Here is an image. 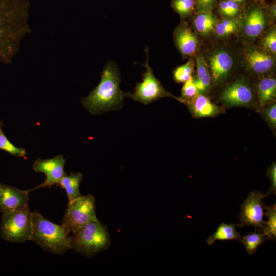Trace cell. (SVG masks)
Returning a JSON list of instances; mask_svg holds the SVG:
<instances>
[{"instance_id": "cell-1", "label": "cell", "mask_w": 276, "mask_h": 276, "mask_svg": "<svg viewBox=\"0 0 276 276\" xmlns=\"http://www.w3.org/2000/svg\"><path fill=\"white\" fill-rule=\"evenodd\" d=\"M29 0H0V63L11 64L30 32Z\"/></svg>"}, {"instance_id": "cell-2", "label": "cell", "mask_w": 276, "mask_h": 276, "mask_svg": "<svg viewBox=\"0 0 276 276\" xmlns=\"http://www.w3.org/2000/svg\"><path fill=\"white\" fill-rule=\"evenodd\" d=\"M120 78L117 68L108 64L101 73L98 85L82 100V104L91 114H100L121 107L125 93L119 87Z\"/></svg>"}, {"instance_id": "cell-3", "label": "cell", "mask_w": 276, "mask_h": 276, "mask_svg": "<svg viewBox=\"0 0 276 276\" xmlns=\"http://www.w3.org/2000/svg\"><path fill=\"white\" fill-rule=\"evenodd\" d=\"M32 222L31 241L55 254L71 249L70 233L62 224L51 222L36 211L32 212Z\"/></svg>"}, {"instance_id": "cell-4", "label": "cell", "mask_w": 276, "mask_h": 276, "mask_svg": "<svg viewBox=\"0 0 276 276\" xmlns=\"http://www.w3.org/2000/svg\"><path fill=\"white\" fill-rule=\"evenodd\" d=\"M70 238L71 249L87 256L107 249L111 243L107 226L98 220L87 223Z\"/></svg>"}, {"instance_id": "cell-5", "label": "cell", "mask_w": 276, "mask_h": 276, "mask_svg": "<svg viewBox=\"0 0 276 276\" xmlns=\"http://www.w3.org/2000/svg\"><path fill=\"white\" fill-rule=\"evenodd\" d=\"M32 212L29 206L2 213L0 225L1 236L11 242L31 241Z\"/></svg>"}, {"instance_id": "cell-6", "label": "cell", "mask_w": 276, "mask_h": 276, "mask_svg": "<svg viewBox=\"0 0 276 276\" xmlns=\"http://www.w3.org/2000/svg\"><path fill=\"white\" fill-rule=\"evenodd\" d=\"M96 220L94 197L91 195H82L68 202L62 224L70 233H73Z\"/></svg>"}, {"instance_id": "cell-7", "label": "cell", "mask_w": 276, "mask_h": 276, "mask_svg": "<svg viewBox=\"0 0 276 276\" xmlns=\"http://www.w3.org/2000/svg\"><path fill=\"white\" fill-rule=\"evenodd\" d=\"M146 51L147 59L145 64H143L146 71L142 81L136 84L133 93H125V97H130L135 101L147 105L163 97L173 96L164 90L159 81L154 75L148 64V51Z\"/></svg>"}, {"instance_id": "cell-8", "label": "cell", "mask_w": 276, "mask_h": 276, "mask_svg": "<svg viewBox=\"0 0 276 276\" xmlns=\"http://www.w3.org/2000/svg\"><path fill=\"white\" fill-rule=\"evenodd\" d=\"M267 196L266 194L256 190L250 192L241 205L238 217L239 221L236 226L239 227L253 226L261 232L265 223L263 219L265 205L262 200Z\"/></svg>"}, {"instance_id": "cell-9", "label": "cell", "mask_w": 276, "mask_h": 276, "mask_svg": "<svg viewBox=\"0 0 276 276\" xmlns=\"http://www.w3.org/2000/svg\"><path fill=\"white\" fill-rule=\"evenodd\" d=\"M66 160L62 155H58L52 158L36 160L32 165L33 170L36 172L45 175L44 181L37 186L29 189L31 191L44 187L58 185L62 178L66 174L64 165Z\"/></svg>"}, {"instance_id": "cell-10", "label": "cell", "mask_w": 276, "mask_h": 276, "mask_svg": "<svg viewBox=\"0 0 276 276\" xmlns=\"http://www.w3.org/2000/svg\"><path fill=\"white\" fill-rule=\"evenodd\" d=\"M29 193L28 190L0 183V211L4 213L29 206Z\"/></svg>"}, {"instance_id": "cell-11", "label": "cell", "mask_w": 276, "mask_h": 276, "mask_svg": "<svg viewBox=\"0 0 276 276\" xmlns=\"http://www.w3.org/2000/svg\"><path fill=\"white\" fill-rule=\"evenodd\" d=\"M253 94L248 85L241 80L237 81L226 87L221 95L223 102L228 106H242L249 104Z\"/></svg>"}, {"instance_id": "cell-12", "label": "cell", "mask_w": 276, "mask_h": 276, "mask_svg": "<svg viewBox=\"0 0 276 276\" xmlns=\"http://www.w3.org/2000/svg\"><path fill=\"white\" fill-rule=\"evenodd\" d=\"M212 78L215 82L221 81L228 74L233 65L230 55L224 51L215 53L210 59Z\"/></svg>"}, {"instance_id": "cell-13", "label": "cell", "mask_w": 276, "mask_h": 276, "mask_svg": "<svg viewBox=\"0 0 276 276\" xmlns=\"http://www.w3.org/2000/svg\"><path fill=\"white\" fill-rule=\"evenodd\" d=\"M245 59L249 67L258 74L268 72L274 65V60L271 56L258 50H251L247 52Z\"/></svg>"}, {"instance_id": "cell-14", "label": "cell", "mask_w": 276, "mask_h": 276, "mask_svg": "<svg viewBox=\"0 0 276 276\" xmlns=\"http://www.w3.org/2000/svg\"><path fill=\"white\" fill-rule=\"evenodd\" d=\"M175 39L177 46L183 55H191L195 52L198 45L197 39L187 27L179 26L175 31Z\"/></svg>"}, {"instance_id": "cell-15", "label": "cell", "mask_w": 276, "mask_h": 276, "mask_svg": "<svg viewBox=\"0 0 276 276\" xmlns=\"http://www.w3.org/2000/svg\"><path fill=\"white\" fill-rule=\"evenodd\" d=\"M191 99L188 103L189 108L195 117H211L218 112L217 106L207 97L201 94H198Z\"/></svg>"}, {"instance_id": "cell-16", "label": "cell", "mask_w": 276, "mask_h": 276, "mask_svg": "<svg viewBox=\"0 0 276 276\" xmlns=\"http://www.w3.org/2000/svg\"><path fill=\"white\" fill-rule=\"evenodd\" d=\"M82 179V173L70 172L69 175L65 174L61 179L58 186L65 190L68 202L82 195L79 190Z\"/></svg>"}, {"instance_id": "cell-17", "label": "cell", "mask_w": 276, "mask_h": 276, "mask_svg": "<svg viewBox=\"0 0 276 276\" xmlns=\"http://www.w3.org/2000/svg\"><path fill=\"white\" fill-rule=\"evenodd\" d=\"M265 24L263 13L261 9L255 8L247 17L244 27V32L249 37H257L262 32Z\"/></svg>"}, {"instance_id": "cell-18", "label": "cell", "mask_w": 276, "mask_h": 276, "mask_svg": "<svg viewBox=\"0 0 276 276\" xmlns=\"http://www.w3.org/2000/svg\"><path fill=\"white\" fill-rule=\"evenodd\" d=\"M236 224L221 223L216 231L207 238L206 242L209 245L217 240H236L239 241L242 237L236 229Z\"/></svg>"}, {"instance_id": "cell-19", "label": "cell", "mask_w": 276, "mask_h": 276, "mask_svg": "<svg viewBox=\"0 0 276 276\" xmlns=\"http://www.w3.org/2000/svg\"><path fill=\"white\" fill-rule=\"evenodd\" d=\"M258 94L261 106L269 104L274 100L276 94V81L271 77L262 79L258 85Z\"/></svg>"}, {"instance_id": "cell-20", "label": "cell", "mask_w": 276, "mask_h": 276, "mask_svg": "<svg viewBox=\"0 0 276 276\" xmlns=\"http://www.w3.org/2000/svg\"><path fill=\"white\" fill-rule=\"evenodd\" d=\"M249 233L241 237L239 241L244 245L245 250L248 254L252 255L255 252L259 247L264 241L267 240L266 236L261 232L256 231Z\"/></svg>"}, {"instance_id": "cell-21", "label": "cell", "mask_w": 276, "mask_h": 276, "mask_svg": "<svg viewBox=\"0 0 276 276\" xmlns=\"http://www.w3.org/2000/svg\"><path fill=\"white\" fill-rule=\"evenodd\" d=\"M265 212L264 215L268 219L262 229V232L266 236L267 240H275L276 239V205L271 206L264 205Z\"/></svg>"}, {"instance_id": "cell-22", "label": "cell", "mask_w": 276, "mask_h": 276, "mask_svg": "<svg viewBox=\"0 0 276 276\" xmlns=\"http://www.w3.org/2000/svg\"><path fill=\"white\" fill-rule=\"evenodd\" d=\"M215 18L210 12H201L194 20L197 30L201 34L210 33L214 28Z\"/></svg>"}, {"instance_id": "cell-23", "label": "cell", "mask_w": 276, "mask_h": 276, "mask_svg": "<svg viewBox=\"0 0 276 276\" xmlns=\"http://www.w3.org/2000/svg\"><path fill=\"white\" fill-rule=\"evenodd\" d=\"M3 123L0 122V149L10 154L18 157H24L26 155V150L14 145L4 133Z\"/></svg>"}, {"instance_id": "cell-24", "label": "cell", "mask_w": 276, "mask_h": 276, "mask_svg": "<svg viewBox=\"0 0 276 276\" xmlns=\"http://www.w3.org/2000/svg\"><path fill=\"white\" fill-rule=\"evenodd\" d=\"M193 64L190 61L176 68L173 73L174 79L178 82H185L192 77Z\"/></svg>"}, {"instance_id": "cell-25", "label": "cell", "mask_w": 276, "mask_h": 276, "mask_svg": "<svg viewBox=\"0 0 276 276\" xmlns=\"http://www.w3.org/2000/svg\"><path fill=\"white\" fill-rule=\"evenodd\" d=\"M237 28L236 21L233 20H224L216 25L215 30L217 35L224 36L233 33Z\"/></svg>"}, {"instance_id": "cell-26", "label": "cell", "mask_w": 276, "mask_h": 276, "mask_svg": "<svg viewBox=\"0 0 276 276\" xmlns=\"http://www.w3.org/2000/svg\"><path fill=\"white\" fill-rule=\"evenodd\" d=\"M195 5L194 0H174L172 6L180 15L189 14L193 10Z\"/></svg>"}, {"instance_id": "cell-27", "label": "cell", "mask_w": 276, "mask_h": 276, "mask_svg": "<svg viewBox=\"0 0 276 276\" xmlns=\"http://www.w3.org/2000/svg\"><path fill=\"white\" fill-rule=\"evenodd\" d=\"M219 6L221 13L228 16H234L239 11L238 3L229 0L221 1Z\"/></svg>"}, {"instance_id": "cell-28", "label": "cell", "mask_w": 276, "mask_h": 276, "mask_svg": "<svg viewBox=\"0 0 276 276\" xmlns=\"http://www.w3.org/2000/svg\"><path fill=\"white\" fill-rule=\"evenodd\" d=\"M184 83L182 89V96L184 98L192 99L199 93L192 77Z\"/></svg>"}, {"instance_id": "cell-29", "label": "cell", "mask_w": 276, "mask_h": 276, "mask_svg": "<svg viewBox=\"0 0 276 276\" xmlns=\"http://www.w3.org/2000/svg\"><path fill=\"white\" fill-rule=\"evenodd\" d=\"M211 82V76L209 74H206L201 78L194 80V82L198 93H203L205 91Z\"/></svg>"}, {"instance_id": "cell-30", "label": "cell", "mask_w": 276, "mask_h": 276, "mask_svg": "<svg viewBox=\"0 0 276 276\" xmlns=\"http://www.w3.org/2000/svg\"><path fill=\"white\" fill-rule=\"evenodd\" d=\"M267 175L269 178L271 182V187L266 193L267 196L271 194V192H274L275 194L276 190V164L273 162L271 166L267 169Z\"/></svg>"}, {"instance_id": "cell-31", "label": "cell", "mask_w": 276, "mask_h": 276, "mask_svg": "<svg viewBox=\"0 0 276 276\" xmlns=\"http://www.w3.org/2000/svg\"><path fill=\"white\" fill-rule=\"evenodd\" d=\"M264 45L266 48L272 52H276V33L272 31L269 33L264 39Z\"/></svg>"}, {"instance_id": "cell-32", "label": "cell", "mask_w": 276, "mask_h": 276, "mask_svg": "<svg viewBox=\"0 0 276 276\" xmlns=\"http://www.w3.org/2000/svg\"><path fill=\"white\" fill-rule=\"evenodd\" d=\"M215 0H197V10L200 12H210Z\"/></svg>"}, {"instance_id": "cell-33", "label": "cell", "mask_w": 276, "mask_h": 276, "mask_svg": "<svg viewBox=\"0 0 276 276\" xmlns=\"http://www.w3.org/2000/svg\"><path fill=\"white\" fill-rule=\"evenodd\" d=\"M198 78H201L208 73L207 66L203 59L198 57L196 59Z\"/></svg>"}, {"instance_id": "cell-34", "label": "cell", "mask_w": 276, "mask_h": 276, "mask_svg": "<svg viewBox=\"0 0 276 276\" xmlns=\"http://www.w3.org/2000/svg\"><path fill=\"white\" fill-rule=\"evenodd\" d=\"M266 117L268 121L273 126L276 125V105L273 104L266 110Z\"/></svg>"}, {"instance_id": "cell-35", "label": "cell", "mask_w": 276, "mask_h": 276, "mask_svg": "<svg viewBox=\"0 0 276 276\" xmlns=\"http://www.w3.org/2000/svg\"><path fill=\"white\" fill-rule=\"evenodd\" d=\"M229 1H233V2H242L243 0H229Z\"/></svg>"}]
</instances>
